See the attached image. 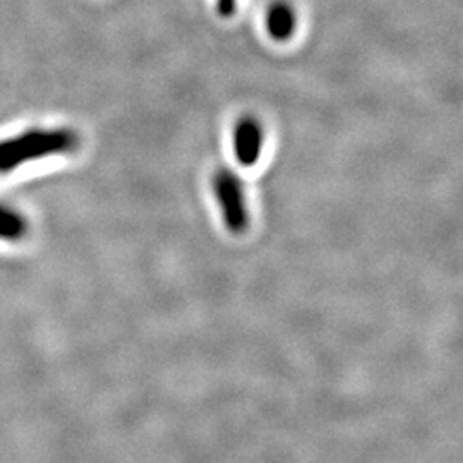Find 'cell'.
I'll list each match as a JSON object with an SVG mask.
<instances>
[{"label": "cell", "mask_w": 463, "mask_h": 463, "mask_svg": "<svg viewBox=\"0 0 463 463\" xmlns=\"http://www.w3.org/2000/svg\"><path fill=\"white\" fill-rule=\"evenodd\" d=\"M298 17L294 5L287 0H273L265 13V30L268 36L277 42L285 43L292 40L298 32Z\"/></svg>", "instance_id": "277c9868"}, {"label": "cell", "mask_w": 463, "mask_h": 463, "mask_svg": "<svg viewBox=\"0 0 463 463\" xmlns=\"http://www.w3.org/2000/svg\"><path fill=\"white\" fill-rule=\"evenodd\" d=\"M266 133L263 122L254 116H242L233 126L232 151L235 162L244 168L260 164L265 151Z\"/></svg>", "instance_id": "3957f363"}, {"label": "cell", "mask_w": 463, "mask_h": 463, "mask_svg": "<svg viewBox=\"0 0 463 463\" xmlns=\"http://www.w3.org/2000/svg\"><path fill=\"white\" fill-rule=\"evenodd\" d=\"M212 193L220 208L225 229L232 235L246 233L250 223L248 191L241 175L231 166H220L212 175Z\"/></svg>", "instance_id": "7a4b0ae2"}, {"label": "cell", "mask_w": 463, "mask_h": 463, "mask_svg": "<svg viewBox=\"0 0 463 463\" xmlns=\"http://www.w3.org/2000/svg\"><path fill=\"white\" fill-rule=\"evenodd\" d=\"M26 233V220L16 210L0 204V239L19 241Z\"/></svg>", "instance_id": "5b68a950"}, {"label": "cell", "mask_w": 463, "mask_h": 463, "mask_svg": "<svg viewBox=\"0 0 463 463\" xmlns=\"http://www.w3.org/2000/svg\"><path fill=\"white\" fill-rule=\"evenodd\" d=\"M81 146V136L71 128H32L0 139V174H13L53 156L71 155Z\"/></svg>", "instance_id": "6da1fadb"}, {"label": "cell", "mask_w": 463, "mask_h": 463, "mask_svg": "<svg viewBox=\"0 0 463 463\" xmlns=\"http://www.w3.org/2000/svg\"><path fill=\"white\" fill-rule=\"evenodd\" d=\"M239 11V0H215V13L220 19H232Z\"/></svg>", "instance_id": "8992f818"}]
</instances>
